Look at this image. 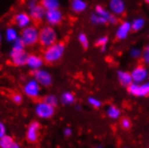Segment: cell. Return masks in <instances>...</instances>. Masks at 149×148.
<instances>
[{
	"instance_id": "1",
	"label": "cell",
	"mask_w": 149,
	"mask_h": 148,
	"mask_svg": "<svg viewBox=\"0 0 149 148\" xmlns=\"http://www.w3.org/2000/svg\"><path fill=\"white\" fill-rule=\"evenodd\" d=\"M65 52V45L61 42L54 43L44 51V60L48 63H54L61 58Z\"/></svg>"
},
{
	"instance_id": "2",
	"label": "cell",
	"mask_w": 149,
	"mask_h": 148,
	"mask_svg": "<svg viewBox=\"0 0 149 148\" xmlns=\"http://www.w3.org/2000/svg\"><path fill=\"white\" fill-rule=\"evenodd\" d=\"M56 40H57V33L52 27L46 26L39 31V41L42 46L47 48L52 44L56 43Z\"/></svg>"
},
{
	"instance_id": "3",
	"label": "cell",
	"mask_w": 149,
	"mask_h": 148,
	"mask_svg": "<svg viewBox=\"0 0 149 148\" xmlns=\"http://www.w3.org/2000/svg\"><path fill=\"white\" fill-rule=\"evenodd\" d=\"M21 38L25 45H33L39 41V31L35 26L29 25L24 28Z\"/></svg>"
},
{
	"instance_id": "4",
	"label": "cell",
	"mask_w": 149,
	"mask_h": 148,
	"mask_svg": "<svg viewBox=\"0 0 149 148\" xmlns=\"http://www.w3.org/2000/svg\"><path fill=\"white\" fill-rule=\"evenodd\" d=\"M127 91L131 95L136 97H145L149 95V83H132L127 86Z\"/></svg>"
},
{
	"instance_id": "5",
	"label": "cell",
	"mask_w": 149,
	"mask_h": 148,
	"mask_svg": "<svg viewBox=\"0 0 149 148\" xmlns=\"http://www.w3.org/2000/svg\"><path fill=\"white\" fill-rule=\"evenodd\" d=\"M35 112L38 117L41 119H49L54 114V107L43 101L37 103L35 107Z\"/></svg>"
},
{
	"instance_id": "6",
	"label": "cell",
	"mask_w": 149,
	"mask_h": 148,
	"mask_svg": "<svg viewBox=\"0 0 149 148\" xmlns=\"http://www.w3.org/2000/svg\"><path fill=\"white\" fill-rule=\"evenodd\" d=\"M130 74H131L133 82L141 83L147 78L148 70L146 69V67L145 66L139 65V66H136V67H134Z\"/></svg>"
},
{
	"instance_id": "7",
	"label": "cell",
	"mask_w": 149,
	"mask_h": 148,
	"mask_svg": "<svg viewBox=\"0 0 149 148\" xmlns=\"http://www.w3.org/2000/svg\"><path fill=\"white\" fill-rule=\"evenodd\" d=\"M40 83L35 79H31L26 83L24 87V91L26 95L31 98H36L40 94Z\"/></svg>"
},
{
	"instance_id": "8",
	"label": "cell",
	"mask_w": 149,
	"mask_h": 148,
	"mask_svg": "<svg viewBox=\"0 0 149 148\" xmlns=\"http://www.w3.org/2000/svg\"><path fill=\"white\" fill-rule=\"evenodd\" d=\"M45 19L50 25H57L58 24L63 18L62 13L58 9H50V10H46L45 13Z\"/></svg>"
},
{
	"instance_id": "9",
	"label": "cell",
	"mask_w": 149,
	"mask_h": 148,
	"mask_svg": "<svg viewBox=\"0 0 149 148\" xmlns=\"http://www.w3.org/2000/svg\"><path fill=\"white\" fill-rule=\"evenodd\" d=\"M33 76L35 80L42 85L44 86H49L52 83V77L49 74L45 71V70H40V69H36L33 72Z\"/></svg>"
},
{
	"instance_id": "10",
	"label": "cell",
	"mask_w": 149,
	"mask_h": 148,
	"mask_svg": "<svg viewBox=\"0 0 149 148\" xmlns=\"http://www.w3.org/2000/svg\"><path fill=\"white\" fill-rule=\"evenodd\" d=\"M39 130H40V124L36 121L31 122L27 129L26 138L30 143H35L39 138Z\"/></svg>"
},
{
	"instance_id": "11",
	"label": "cell",
	"mask_w": 149,
	"mask_h": 148,
	"mask_svg": "<svg viewBox=\"0 0 149 148\" xmlns=\"http://www.w3.org/2000/svg\"><path fill=\"white\" fill-rule=\"evenodd\" d=\"M109 6L115 15H121L125 13L126 6L123 0H110Z\"/></svg>"
},
{
	"instance_id": "12",
	"label": "cell",
	"mask_w": 149,
	"mask_h": 148,
	"mask_svg": "<svg viewBox=\"0 0 149 148\" xmlns=\"http://www.w3.org/2000/svg\"><path fill=\"white\" fill-rule=\"evenodd\" d=\"M95 13H96L97 15H101V16H102L103 18H105L106 21H107V23L116 24L117 23H118V21H119L115 15L111 14L108 10H106L105 8H103L102 6H96V7H95Z\"/></svg>"
},
{
	"instance_id": "13",
	"label": "cell",
	"mask_w": 149,
	"mask_h": 148,
	"mask_svg": "<svg viewBox=\"0 0 149 148\" xmlns=\"http://www.w3.org/2000/svg\"><path fill=\"white\" fill-rule=\"evenodd\" d=\"M12 61L15 66H24L26 64L28 55L24 50L23 51H11L10 53Z\"/></svg>"
},
{
	"instance_id": "14",
	"label": "cell",
	"mask_w": 149,
	"mask_h": 148,
	"mask_svg": "<svg viewBox=\"0 0 149 148\" xmlns=\"http://www.w3.org/2000/svg\"><path fill=\"white\" fill-rule=\"evenodd\" d=\"M131 31V24L129 22H122L116 31V37L119 40H125L129 36Z\"/></svg>"
},
{
	"instance_id": "15",
	"label": "cell",
	"mask_w": 149,
	"mask_h": 148,
	"mask_svg": "<svg viewBox=\"0 0 149 148\" xmlns=\"http://www.w3.org/2000/svg\"><path fill=\"white\" fill-rule=\"evenodd\" d=\"M14 22L18 27L25 28V27L29 26V24L31 23V16L25 13H19L15 15Z\"/></svg>"
},
{
	"instance_id": "16",
	"label": "cell",
	"mask_w": 149,
	"mask_h": 148,
	"mask_svg": "<svg viewBox=\"0 0 149 148\" xmlns=\"http://www.w3.org/2000/svg\"><path fill=\"white\" fill-rule=\"evenodd\" d=\"M46 10L41 5H37L34 7L30 9V16L35 21H40L45 16Z\"/></svg>"
},
{
	"instance_id": "17",
	"label": "cell",
	"mask_w": 149,
	"mask_h": 148,
	"mask_svg": "<svg viewBox=\"0 0 149 148\" xmlns=\"http://www.w3.org/2000/svg\"><path fill=\"white\" fill-rule=\"evenodd\" d=\"M42 64H43V59L38 55H29L27 58L26 65L33 69H39Z\"/></svg>"
},
{
	"instance_id": "18",
	"label": "cell",
	"mask_w": 149,
	"mask_h": 148,
	"mask_svg": "<svg viewBox=\"0 0 149 148\" xmlns=\"http://www.w3.org/2000/svg\"><path fill=\"white\" fill-rule=\"evenodd\" d=\"M118 78L120 83H121V85L127 87L130 85V83H133V79L131 76V74L129 72H126V71H119L118 72Z\"/></svg>"
},
{
	"instance_id": "19",
	"label": "cell",
	"mask_w": 149,
	"mask_h": 148,
	"mask_svg": "<svg viewBox=\"0 0 149 148\" xmlns=\"http://www.w3.org/2000/svg\"><path fill=\"white\" fill-rule=\"evenodd\" d=\"M87 7V4L84 0H72L71 8L74 13H82Z\"/></svg>"
},
{
	"instance_id": "20",
	"label": "cell",
	"mask_w": 149,
	"mask_h": 148,
	"mask_svg": "<svg viewBox=\"0 0 149 148\" xmlns=\"http://www.w3.org/2000/svg\"><path fill=\"white\" fill-rule=\"evenodd\" d=\"M106 114L111 120H117L120 118V110L116 107L115 105H110V106L106 110Z\"/></svg>"
},
{
	"instance_id": "21",
	"label": "cell",
	"mask_w": 149,
	"mask_h": 148,
	"mask_svg": "<svg viewBox=\"0 0 149 148\" xmlns=\"http://www.w3.org/2000/svg\"><path fill=\"white\" fill-rule=\"evenodd\" d=\"M41 6L45 8V10L58 9L59 6L58 0H42Z\"/></svg>"
},
{
	"instance_id": "22",
	"label": "cell",
	"mask_w": 149,
	"mask_h": 148,
	"mask_svg": "<svg viewBox=\"0 0 149 148\" xmlns=\"http://www.w3.org/2000/svg\"><path fill=\"white\" fill-rule=\"evenodd\" d=\"M14 144V139L10 135H5L0 137V148H10Z\"/></svg>"
},
{
	"instance_id": "23",
	"label": "cell",
	"mask_w": 149,
	"mask_h": 148,
	"mask_svg": "<svg viewBox=\"0 0 149 148\" xmlns=\"http://www.w3.org/2000/svg\"><path fill=\"white\" fill-rule=\"evenodd\" d=\"M144 26H145V20L141 17L136 18L131 23V30H133L134 31L142 30L144 28Z\"/></svg>"
},
{
	"instance_id": "24",
	"label": "cell",
	"mask_w": 149,
	"mask_h": 148,
	"mask_svg": "<svg viewBox=\"0 0 149 148\" xmlns=\"http://www.w3.org/2000/svg\"><path fill=\"white\" fill-rule=\"evenodd\" d=\"M74 101V94L67 92H64L61 95V102L65 105H68V104H72Z\"/></svg>"
},
{
	"instance_id": "25",
	"label": "cell",
	"mask_w": 149,
	"mask_h": 148,
	"mask_svg": "<svg viewBox=\"0 0 149 148\" xmlns=\"http://www.w3.org/2000/svg\"><path fill=\"white\" fill-rule=\"evenodd\" d=\"M90 20H91V22L94 24H104L107 23V21H106L105 18L97 15L96 13H94L91 15Z\"/></svg>"
},
{
	"instance_id": "26",
	"label": "cell",
	"mask_w": 149,
	"mask_h": 148,
	"mask_svg": "<svg viewBox=\"0 0 149 148\" xmlns=\"http://www.w3.org/2000/svg\"><path fill=\"white\" fill-rule=\"evenodd\" d=\"M24 42L23 41L22 38H17L15 40V43H14V46H13V49L12 50L13 51H23L24 50Z\"/></svg>"
},
{
	"instance_id": "27",
	"label": "cell",
	"mask_w": 149,
	"mask_h": 148,
	"mask_svg": "<svg viewBox=\"0 0 149 148\" xmlns=\"http://www.w3.org/2000/svg\"><path fill=\"white\" fill-rule=\"evenodd\" d=\"M107 43H108V37L106 36H102L100 37L96 42H95V44H96V46H99L101 47V50L103 52L106 50V46H107Z\"/></svg>"
},
{
	"instance_id": "28",
	"label": "cell",
	"mask_w": 149,
	"mask_h": 148,
	"mask_svg": "<svg viewBox=\"0 0 149 148\" xmlns=\"http://www.w3.org/2000/svg\"><path fill=\"white\" fill-rule=\"evenodd\" d=\"M18 38L16 31L13 28H9L6 31V39L9 41H15Z\"/></svg>"
},
{
	"instance_id": "29",
	"label": "cell",
	"mask_w": 149,
	"mask_h": 148,
	"mask_svg": "<svg viewBox=\"0 0 149 148\" xmlns=\"http://www.w3.org/2000/svg\"><path fill=\"white\" fill-rule=\"evenodd\" d=\"M142 61L144 64L149 66V44L145 47V49L142 51Z\"/></svg>"
},
{
	"instance_id": "30",
	"label": "cell",
	"mask_w": 149,
	"mask_h": 148,
	"mask_svg": "<svg viewBox=\"0 0 149 148\" xmlns=\"http://www.w3.org/2000/svg\"><path fill=\"white\" fill-rule=\"evenodd\" d=\"M78 40L81 43V45L83 46L84 49H87L89 47V41H88V38L84 33H80L78 35Z\"/></svg>"
},
{
	"instance_id": "31",
	"label": "cell",
	"mask_w": 149,
	"mask_h": 148,
	"mask_svg": "<svg viewBox=\"0 0 149 148\" xmlns=\"http://www.w3.org/2000/svg\"><path fill=\"white\" fill-rule=\"evenodd\" d=\"M44 101L47 102L48 104L51 105L53 107H55L58 104V99L55 95H47V96L44 98Z\"/></svg>"
},
{
	"instance_id": "32",
	"label": "cell",
	"mask_w": 149,
	"mask_h": 148,
	"mask_svg": "<svg viewBox=\"0 0 149 148\" xmlns=\"http://www.w3.org/2000/svg\"><path fill=\"white\" fill-rule=\"evenodd\" d=\"M88 103L91 105V106H93V108H96V109H98L102 106V101L94 97H89Z\"/></svg>"
},
{
	"instance_id": "33",
	"label": "cell",
	"mask_w": 149,
	"mask_h": 148,
	"mask_svg": "<svg viewBox=\"0 0 149 148\" xmlns=\"http://www.w3.org/2000/svg\"><path fill=\"white\" fill-rule=\"evenodd\" d=\"M120 126L123 129H130L131 128V121L129 118H122L120 120Z\"/></svg>"
},
{
	"instance_id": "34",
	"label": "cell",
	"mask_w": 149,
	"mask_h": 148,
	"mask_svg": "<svg viewBox=\"0 0 149 148\" xmlns=\"http://www.w3.org/2000/svg\"><path fill=\"white\" fill-rule=\"evenodd\" d=\"M130 55L131 58H138L142 56V51L139 49H136V48H134L130 50Z\"/></svg>"
},
{
	"instance_id": "35",
	"label": "cell",
	"mask_w": 149,
	"mask_h": 148,
	"mask_svg": "<svg viewBox=\"0 0 149 148\" xmlns=\"http://www.w3.org/2000/svg\"><path fill=\"white\" fill-rule=\"evenodd\" d=\"M12 100H13V101L15 103L19 104V103H21L23 101V97H22V95L19 94V93H15L13 95V97H12Z\"/></svg>"
},
{
	"instance_id": "36",
	"label": "cell",
	"mask_w": 149,
	"mask_h": 148,
	"mask_svg": "<svg viewBox=\"0 0 149 148\" xmlns=\"http://www.w3.org/2000/svg\"><path fill=\"white\" fill-rule=\"evenodd\" d=\"M6 135V126L5 125L0 121V137H2Z\"/></svg>"
},
{
	"instance_id": "37",
	"label": "cell",
	"mask_w": 149,
	"mask_h": 148,
	"mask_svg": "<svg viewBox=\"0 0 149 148\" xmlns=\"http://www.w3.org/2000/svg\"><path fill=\"white\" fill-rule=\"evenodd\" d=\"M37 5H38V4H37V1H36V0H29V2H28V7H29V9L34 7V6H37Z\"/></svg>"
},
{
	"instance_id": "38",
	"label": "cell",
	"mask_w": 149,
	"mask_h": 148,
	"mask_svg": "<svg viewBox=\"0 0 149 148\" xmlns=\"http://www.w3.org/2000/svg\"><path fill=\"white\" fill-rule=\"evenodd\" d=\"M64 135H65L66 136H70V135H72V130H71V129L67 128V129H64Z\"/></svg>"
},
{
	"instance_id": "39",
	"label": "cell",
	"mask_w": 149,
	"mask_h": 148,
	"mask_svg": "<svg viewBox=\"0 0 149 148\" xmlns=\"http://www.w3.org/2000/svg\"><path fill=\"white\" fill-rule=\"evenodd\" d=\"M10 148H21V147H20V145H18L17 143L14 142V144L12 145V146L10 147Z\"/></svg>"
},
{
	"instance_id": "40",
	"label": "cell",
	"mask_w": 149,
	"mask_h": 148,
	"mask_svg": "<svg viewBox=\"0 0 149 148\" xmlns=\"http://www.w3.org/2000/svg\"><path fill=\"white\" fill-rule=\"evenodd\" d=\"M96 148H103L102 145H98V146H96Z\"/></svg>"
},
{
	"instance_id": "41",
	"label": "cell",
	"mask_w": 149,
	"mask_h": 148,
	"mask_svg": "<svg viewBox=\"0 0 149 148\" xmlns=\"http://www.w3.org/2000/svg\"><path fill=\"white\" fill-rule=\"evenodd\" d=\"M145 1H146V2L147 4H149V0H145Z\"/></svg>"
},
{
	"instance_id": "42",
	"label": "cell",
	"mask_w": 149,
	"mask_h": 148,
	"mask_svg": "<svg viewBox=\"0 0 149 148\" xmlns=\"http://www.w3.org/2000/svg\"><path fill=\"white\" fill-rule=\"evenodd\" d=\"M0 41H1V34H0Z\"/></svg>"
},
{
	"instance_id": "43",
	"label": "cell",
	"mask_w": 149,
	"mask_h": 148,
	"mask_svg": "<svg viewBox=\"0 0 149 148\" xmlns=\"http://www.w3.org/2000/svg\"><path fill=\"white\" fill-rule=\"evenodd\" d=\"M148 77H149V74H148Z\"/></svg>"
}]
</instances>
